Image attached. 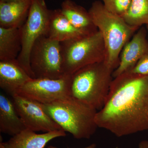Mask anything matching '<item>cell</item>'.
<instances>
[{
	"mask_svg": "<svg viewBox=\"0 0 148 148\" xmlns=\"http://www.w3.org/2000/svg\"><path fill=\"white\" fill-rule=\"evenodd\" d=\"M95 121L117 137L148 130V75L127 71L114 78Z\"/></svg>",
	"mask_w": 148,
	"mask_h": 148,
	"instance_id": "cell-1",
	"label": "cell"
},
{
	"mask_svg": "<svg viewBox=\"0 0 148 148\" xmlns=\"http://www.w3.org/2000/svg\"><path fill=\"white\" fill-rule=\"evenodd\" d=\"M88 12L103 36L106 48L104 61L114 71L119 65L124 46L140 28L127 24L122 16L107 10L100 1L93 2Z\"/></svg>",
	"mask_w": 148,
	"mask_h": 148,
	"instance_id": "cell-2",
	"label": "cell"
},
{
	"mask_svg": "<svg viewBox=\"0 0 148 148\" xmlns=\"http://www.w3.org/2000/svg\"><path fill=\"white\" fill-rule=\"evenodd\" d=\"M40 105L63 130L75 139H89L98 127L95 121L97 111L71 96Z\"/></svg>",
	"mask_w": 148,
	"mask_h": 148,
	"instance_id": "cell-3",
	"label": "cell"
},
{
	"mask_svg": "<svg viewBox=\"0 0 148 148\" xmlns=\"http://www.w3.org/2000/svg\"><path fill=\"white\" fill-rule=\"evenodd\" d=\"M113 72L104 61L82 68L71 75L70 96L100 110L108 95Z\"/></svg>",
	"mask_w": 148,
	"mask_h": 148,
	"instance_id": "cell-4",
	"label": "cell"
},
{
	"mask_svg": "<svg viewBox=\"0 0 148 148\" xmlns=\"http://www.w3.org/2000/svg\"><path fill=\"white\" fill-rule=\"evenodd\" d=\"M60 43L65 75H72L85 66L105 60V44L99 31Z\"/></svg>",
	"mask_w": 148,
	"mask_h": 148,
	"instance_id": "cell-5",
	"label": "cell"
},
{
	"mask_svg": "<svg viewBox=\"0 0 148 148\" xmlns=\"http://www.w3.org/2000/svg\"><path fill=\"white\" fill-rule=\"evenodd\" d=\"M29 60L34 79H58L67 75L64 72L61 43L47 36L35 42Z\"/></svg>",
	"mask_w": 148,
	"mask_h": 148,
	"instance_id": "cell-6",
	"label": "cell"
},
{
	"mask_svg": "<svg viewBox=\"0 0 148 148\" xmlns=\"http://www.w3.org/2000/svg\"><path fill=\"white\" fill-rule=\"evenodd\" d=\"M51 10L48 8L45 0H32L28 17L20 28L21 49L16 60L33 79L29 60L30 52L39 38L47 36Z\"/></svg>",
	"mask_w": 148,
	"mask_h": 148,
	"instance_id": "cell-7",
	"label": "cell"
},
{
	"mask_svg": "<svg viewBox=\"0 0 148 148\" xmlns=\"http://www.w3.org/2000/svg\"><path fill=\"white\" fill-rule=\"evenodd\" d=\"M71 75L58 79L32 78L16 94L41 104H48L70 97Z\"/></svg>",
	"mask_w": 148,
	"mask_h": 148,
	"instance_id": "cell-8",
	"label": "cell"
},
{
	"mask_svg": "<svg viewBox=\"0 0 148 148\" xmlns=\"http://www.w3.org/2000/svg\"><path fill=\"white\" fill-rule=\"evenodd\" d=\"M12 97L27 129L35 132H45L63 130L44 110L40 103L17 94Z\"/></svg>",
	"mask_w": 148,
	"mask_h": 148,
	"instance_id": "cell-9",
	"label": "cell"
},
{
	"mask_svg": "<svg viewBox=\"0 0 148 148\" xmlns=\"http://www.w3.org/2000/svg\"><path fill=\"white\" fill-rule=\"evenodd\" d=\"M148 53V41L145 27L139 29L124 46L119 58V64L113 72V78L132 69L144 56Z\"/></svg>",
	"mask_w": 148,
	"mask_h": 148,
	"instance_id": "cell-10",
	"label": "cell"
},
{
	"mask_svg": "<svg viewBox=\"0 0 148 148\" xmlns=\"http://www.w3.org/2000/svg\"><path fill=\"white\" fill-rule=\"evenodd\" d=\"M32 78L16 59L0 61V87L12 97Z\"/></svg>",
	"mask_w": 148,
	"mask_h": 148,
	"instance_id": "cell-11",
	"label": "cell"
},
{
	"mask_svg": "<svg viewBox=\"0 0 148 148\" xmlns=\"http://www.w3.org/2000/svg\"><path fill=\"white\" fill-rule=\"evenodd\" d=\"M66 135L63 130L37 134L27 129L12 136L6 142H1L0 148H44L51 140Z\"/></svg>",
	"mask_w": 148,
	"mask_h": 148,
	"instance_id": "cell-12",
	"label": "cell"
},
{
	"mask_svg": "<svg viewBox=\"0 0 148 148\" xmlns=\"http://www.w3.org/2000/svg\"><path fill=\"white\" fill-rule=\"evenodd\" d=\"M32 0L0 2V27L21 28L27 20Z\"/></svg>",
	"mask_w": 148,
	"mask_h": 148,
	"instance_id": "cell-13",
	"label": "cell"
},
{
	"mask_svg": "<svg viewBox=\"0 0 148 148\" xmlns=\"http://www.w3.org/2000/svg\"><path fill=\"white\" fill-rule=\"evenodd\" d=\"M61 10L70 23L84 35H91L98 31L88 11L72 0H64Z\"/></svg>",
	"mask_w": 148,
	"mask_h": 148,
	"instance_id": "cell-14",
	"label": "cell"
},
{
	"mask_svg": "<svg viewBox=\"0 0 148 148\" xmlns=\"http://www.w3.org/2000/svg\"><path fill=\"white\" fill-rule=\"evenodd\" d=\"M85 36L70 23L61 9L51 10L47 35L49 38L61 42Z\"/></svg>",
	"mask_w": 148,
	"mask_h": 148,
	"instance_id": "cell-15",
	"label": "cell"
},
{
	"mask_svg": "<svg viewBox=\"0 0 148 148\" xmlns=\"http://www.w3.org/2000/svg\"><path fill=\"white\" fill-rule=\"evenodd\" d=\"M27 129L16 110L12 99L0 94V131L14 136Z\"/></svg>",
	"mask_w": 148,
	"mask_h": 148,
	"instance_id": "cell-16",
	"label": "cell"
},
{
	"mask_svg": "<svg viewBox=\"0 0 148 148\" xmlns=\"http://www.w3.org/2000/svg\"><path fill=\"white\" fill-rule=\"evenodd\" d=\"M21 49L20 28L0 27V61L16 59Z\"/></svg>",
	"mask_w": 148,
	"mask_h": 148,
	"instance_id": "cell-17",
	"label": "cell"
},
{
	"mask_svg": "<svg viewBox=\"0 0 148 148\" xmlns=\"http://www.w3.org/2000/svg\"><path fill=\"white\" fill-rule=\"evenodd\" d=\"M123 18L130 26L139 27L148 24V0H131Z\"/></svg>",
	"mask_w": 148,
	"mask_h": 148,
	"instance_id": "cell-18",
	"label": "cell"
},
{
	"mask_svg": "<svg viewBox=\"0 0 148 148\" xmlns=\"http://www.w3.org/2000/svg\"><path fill=\"white\" fill-rule=\"evenodd\" d=\"M110 12L122 17L129 8L131 0H101Z\"/></svg>",
	"mask_w": 148,
	"mask_h": 148,
	"instance_id": "cell-19",
	"label": "cell"
},
{
	"mask_svg": "<svg viewBox=\"0 0 148 148\" xmlns=\"http://www.w3.org/2000/svg\"><path fill=\"white\" fill-rule=\"evenodd\" d=\"M127 71L139 75H148V53L140 58L135 66Z\"/></svg>",
	"mask_w": 148,
	"mask_h": 148,
	"instance_id": "cell-20",
	"label": "cell"
},
{
	"mask_svg": "<svg viewBox=\"0 0 148 148\" xmlns=\"http://www.w3.org/2000/svg\"><path fill=\"white\" fill-rule=\"evenodd\" d=\"M138 148H148V140L141 141L139 143Z\"/></svg>",
	"mask_w": 148,
	"mask_h": 148,
	"instance_id": "cell-21",
	"label": "cell"
},
{
	"mask_svg": "<svg viewBox=\"0 0 148 148\" xmlns=\"http://www.w3.org/2000/svg\"><path fill=\"white\" fill-rule=\"evenodd\" d=\"M48 148H60L57 147H55L53 146H49L48 147ZM83 148H97L96 147V145L95 144H92L86 147Z\"/></svg>",
	"mask_w": 148,
	"mask_h": 148,
	"instance_id": "cell-22",
	"label": "cell"
},
{
	"mask_svg": "<svg viewBox=\"0 0 148 148\" xmlns=\"http://www.w3.org/2000/svg\"><path fill=\"white\" fill-rule=\"evenodd\" d=\"M16 0H0V2H8L13 1Z\"/></svg>",
	"mask_w": 148,
	"mask_h": 148,
	"instance_id": "cell-23",
	"label": "cell"
},
{
	"mask_svg": "<svg viewBox=\"0 0 148 148\" xmlns=\"http://www.w3.org/2000/svg\"><path fill=\"white\" fill-rule=\"evenodd\" d=\"M147 29L148 30V24H147Z\"/></svg>",
	"mask_w": 148,
	"mask_h": 148,
	"instance_id": "cell-24",
	"label": "cell"
}]
</instances>
